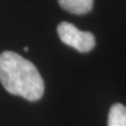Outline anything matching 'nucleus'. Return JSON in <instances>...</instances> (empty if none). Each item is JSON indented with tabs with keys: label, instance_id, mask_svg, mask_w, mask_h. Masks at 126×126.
I'll return each mask as SVG.
<instances>
[{
	"label": "nucleus",
	"instance_id": "obj_1",
	"mask_svg": "<svg viewBox=\"0 0 126 126\" xmlns=\"http://www.w3.org/2000/svg\"><path fill=\"white\" fill-rule=\"evenodd\" d=\"M0 81L6 92L29 101L39 100L44 93V82L36 66L11 50L0 55Z\"/></svg>",
	"mask_w": 126,
	"mask_h": 126
},
{
	"label": "nucleus",
	"instance_id": "obj_2",
	"mask_svg": "<svg viewBox=\"0 0 126 126\" xmlns=\"http://www.w3.org/2000/svg\"><path fill=\"white\" fill-rule=\"evenodd\" d=\"M60 40L80 53H88L96 45V39L90 32H82L69 22H61L57 27Z\"/></svg>",
	"mask_w": 126,
	"mask_h": 126
},
{
	"label": "nucleus",
	"instance_id": "obj_3",
	"mask_svg": "<svg viewBox=\"0 0 126 126\" xmlns=\"http://www.w3.org/2000/svg\"><path fill=\"white\" fill-rule=\"evenodd\" d=\"M63 10L75 15H84L93 9L94 0H58Z\"/></svg>",
	"mask_w": 126,
	"mask_h": 126
},
{
	"label": "nucleus",
	"instance_id": "obj_4",
	"mask_svg": "<svg viewBox=\"0 0 126 126\" xmlns=\"http://www.w3.org/2000/svg\"><path fill=\"white\" fill-rule=\"evenodd\" d=\"M108 126H126V107L123 104L116 103L109 109Z\"/></svg>",
	"mask_w": 126,
	"mask_h": 126
},
{
	"label": "nucleus",
	"instance_id": "obj_5",
	"mask_svg": "<svg viewBox=\"0 0 126 126\" xmlns=\"http://www.w3.org/2000/svg\"><path fill=\"white\" fill-rule=\"evenodd\" d=\"M24 50H25V52H29V47L25 46V47H24Z\"/></svg>",
	"mask_w": 126,
	"mask_h": 126
}]
</instances>
